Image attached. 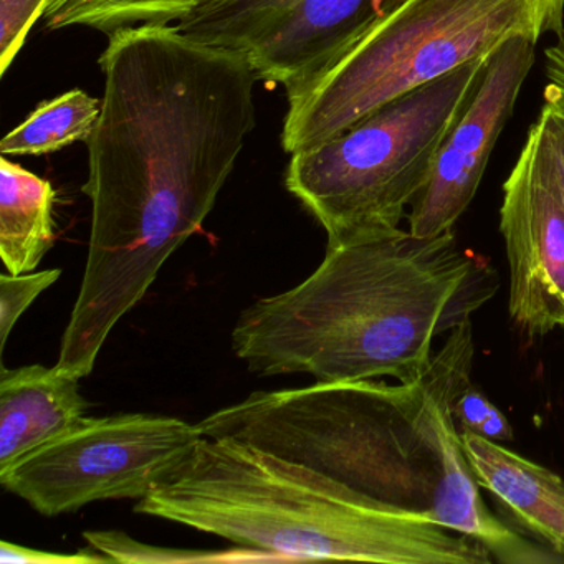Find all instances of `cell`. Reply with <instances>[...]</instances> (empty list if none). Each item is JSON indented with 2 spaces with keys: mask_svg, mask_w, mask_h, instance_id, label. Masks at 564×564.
I'll list each match as a JSON object with an SVG mask.
<instances>
[{
  "mask_svg": "<svg viewBox=\"0 0 564 564\" xmlns=\"http://www.w3.org/2000/svg\"><path fill=\"white\" fill-rule=\"evenodd\" d=\"M104 100L88 140L91 230L57 368L87 378L166 260L203 229L256 128L243 55L144 24L111 32Z\"/></svg>",
  "mask_w": 564,
  "mask_h": 564,
  "instance_id": "6da1fadb",
  "label": "cell"
},
{
  "mask_svg": "<svg viewBox=\"0 0 564 564\" xmlns=\"http://www.w3.org/2000/svg\"><path fill=\"white\" fill-rule=\"evenodd\" d=\"M471 362L467 319L419 381L257 391L197 425L204 437L230 438L305 465L378 507L464 534L498 563H564L491 513L481 498L452 412L471 386Z\"/></svg>",
  "mask_w": 564,
  "mask_h": 564,
  "instance_id": "7a4b0ae2",
  "label": "cell"
},
{
  "mask_svg": "<svg viewBox=\"0 0 564 564\" xmlns=\"http://www.w3.org/2000/svg\"><path fill=\"white\" fill-rule=\"evenodd\" d=\"M497 290L494 267L462 250L454 230H399L326 249L305 282L240 313L232 348L262 376L414 382L431 369L434 339L470 319Z\"/></svg>",
  "mask_w": 564,
  "mask_h": 564,
  "instance_id": "3957f363",
  "label": "cell"
},
{
  "mask_svg": "<svg viewBox=\"0 0 564 564\" xmlns=\"http://www.w3.org/2000/svg\"><path fill=\"white\" fill-rule=\"evenodd\" d=\"M134 513L290 560L488 564L487 550L386 510L332 478L230 438L203 437Z\"/></svg>",
  "mask_w": 564,
  "mask_h": 564,
  "instance_id": "277c9868",
  "label": "cell"
},
{
  "mask_svg": "<svg viewBox=\"0 0 564 564\" xmlns=\"http://www.w3.org/2000/svg\"><path fill=\"white\" fill-rule=\"evenodd\" d=\"M564 29V0H395L318 72L286 90L285 153L325 143L389 101L514 37Z\"/></svg>",
  "mask_w": 564,
  "mask_h": 564,
  "instance_id": "5b68a950",
  "label": "cell"
},
{
  "mask_svg": "<svg viewBox=\"0 0 564 564\" xmlns=\"http://www.w3.org/2000/svg\"><path fill=\"white\" fill-rule=\"evenodd\" d=\"M487 58L415 88L325 143L292 154L290 194L322 224L326 249L399 232L427 183L441 144L467 108Z\"/></svg>",
  "mask_w": 564,
  "mask_h": 564,
  "instance_id": "8992f818",
  "label": "cell"
},
{
  "mask_svg": "<svg viewBox=\"0 0 564 564\" xmlns=\"http://www.w3.org/2000/svg\"><path fill=\"white\" fill-rule=\"evenodd\" d=\"M203 437L199 425L170 415L84 417L0 471V485L48 518L95 501L141 500Z\"/></svg>",
  "mask_w": 564,
  "mask_h": 564,
  "instance_id": "52a82bcc",
  "label": "cell"
},
{
  "mask_svg": "<svg viewBox=\"0 0 564 564\" xmlns=\"http://www.w3.org/2000/svg\"><path fill=\"white\" fill-rule=\"evenodd\" d=\"M382 9L379 0H210L174 25L243 55L259 80L286 91L318 72Z\"/></svg>",
  "mask_w": 564,
  "mask_h": 564,
  "instance_id": "ba28073f",
  "label": "cell"
},
{
  "mask_svg": "<svg viewBox=\"0 0 564 564\" xmlns=\"http://www.w3.org/2000/svg\"><path fill=\"white\" fill-rule=\"evenodd\" d=\"M500 232L514 325L528 336L564 328V206L534 124L503 183Z\"/></svg>",
  "mask_w": 564,
  "mask_h": 564,
  "instance_id": "9c48e42d",
  "label": "cell"
},
{
  "mask_svg": "<svg viewBox=\"0 0 564 564\" xmlns=\"http://www.w3.org/2000/svg\"><path fill=\"white\" fill-rule=\"evenodd\" d=\"M536 45L530 39L514 37L488 57L480 85L445 137L427 183L412 203L409 232L441 236L454 230L464 216L533 68Z\"/></svg>",
  "mask_w": 564,
  "mask_h": 564,
  "instance_id": "30bf717a",
  "label": "cell"
},
{
  "mask_svg": "<svg viewBox=\"0 0 564 564\" xmlns=\"http://www.w3.org/2000/svg\"><path fill=\"white\" fill-rule=\"evenodd\" d=\"M460 434L480 488L494 497L511 523L564 560V478L500 442Z\"/></svg>",
  "mask_w": 564,
  "mask_h": 564,
  "instance_id": "8fae6325",
  "label": "cell"
},
{
  "mask_svg": "<svg viewBox=\"0 0 564 564\" xmlns=\"http://www.w3.org/2000/svg\"><path fill=\"white\" fill-rule=\"evenodd\" d=\"M90 409L80 378L32 365L0 375V471L65 434Z\"/></svg>",
  "mask_w": 564,
  "mask_h": 564,
  "instance_id": "7c38bea8",
  "label": "cell"
},
{
  "mask_svg": "<svg viewBox=\"0 0 564 564\" xmlns=\"http://www.w3.org/2000/svg\"><path fill=\"white\" fill-rule=\"evenodd\" d=\"M55 200L51 181L0 160V259L12 275L31 273L55 243Z\"/></svg>",
  "mask_w": 564,
  "mask_h": 564,
  "instance_id": "4fadbf2b",
  "label": "cell"
},
{
  "mask_svg": "<svg viewBox=\"0 0 564 564\" xmlns=\"http://www.w3.org/2000/svg\"><path fill=\"white\" fill-rule=\"evenodd\" d=\"M101 101L87 91L70 90L54 100L39 105L37 110L0 143L4 156H39L55 153L78 141L88 143L98 118Z\"/></svg>",
  "mask_w": 564,
  "mask_h": 564,
  "instance_id": "5bb4252c",
  "label": "cell"
},
{
  "mask_svg": "<svg viewBox=\"0 0 564 564\" xmlns=\"http://www.w3.org/2000/svg\"><path fill=\"white\" fill-rule=\"evenodd\" d=\"M210 0H48L45 24L52 31L90 28L111 32L144 24H176Z\"/></svg>",
  "mask_w": 564,
  "mask_h": 564,
  "instance_id": "9a60e30c",
  "label": "cell"
},
{
  "mask_svg": "<svg viewBox=\"0 0 564 564\" xmlns=\"http://www.w3.org/2000/svg\"><path fill=\"white\" fill-rule=\"evenodd\" d=\"M61 269L39 273H2L0 275V351L4 352L9 336L19 318L31 308L32 303L61 279Z\"/></svg>",
  "mask_w": 564,
  "mask_h": 564,
  "instance_id": "2e32d148",
  "label": "cell"
},
{
  "mask_svg": "<svg viewBox=\"0 0 564 564\" xmlns=\"http://www.w3.org/2000/svg\"><path fill=\"white\" fill-rule=\"evenodd\" d=\"M452 412L462 432H470L494 442H510L513 438V429L507 415L474 386L458 395Z\"/></svg>",
  "mask_w": 564,
  "mask_h": 564,
  "instance_id": "e0dca14e",
  "label": "cell"
},
{
  "mask_svg": "<svg viewBox=\"0 0 564 564\" xmlns=\"http://www.w3.org/2000/svg\"><path fill=\"white\" fill-rule=\"evenodd\" d=\"M47 6L48 0H0V74L9 70Z\"/></svg>",
  "mask_w": 564,
  "mask_h": 564,
  "instance_id": "ac0fdd59",
  "label": "cell"
},
{
  "mask_svg": "<svg viewBox=\"0 0 564 564\" xmlns=\"http://www.w3.org/2000/svg\"><path fill=\"white\" fill-rule=\"evenodd\" d=\"M533 124L540 134L541 147L553 171L564 206V113L553 105L543 104Z\"/></svg>",
  "mask_w": 564,
  "mask_h": 564,
  "instance_id": "d6986e66",
  "label": "cell"
},
{
  "mask_svg": "<svg viewBox=\"0 0 564 564\" xmlns=\"http://www.w3.org/2000/svg\"><path fill=\"white\" fill-rule=\"evenodd\" d=\"M0 561L2 563L22 564H90L107 563L111 561L108 556L80 551V553H52V551L34 550V547L21 546V544L2 541L0 543Z\"/></svg>",
  "mask_w": 564,
  "mask_h": 564,
  "instance_id": "ffe728a7",
  "label": "cell"
},
{
  "mask_svg": "<svg viewBox=\"0 0 564 564\" xmlns=\"http://www.w3.org/2000/svg\"><path fill=\"white\" fill-rule=\"evenodd\" d=\"M544 104L553 105L564 113V29L554 35V42L544 51Z\"/></svg>",
  "mask_w": 564,
  "mask_h": 564,
  "instance_id": "44dd1931",
  "label": "cell"
}]
</instances>
